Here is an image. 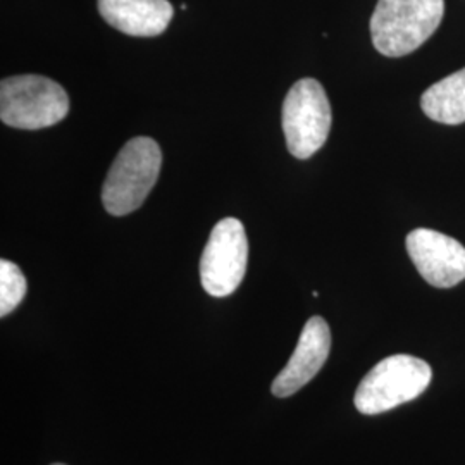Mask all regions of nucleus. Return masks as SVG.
<instances>
[{
	"instance_id": "nucleus-10",
	"label": "nucleus",
	"mask_w": 465,
	"mask_h": 465,
	"mask_svg": "<svg viewBox=\"0 0 465 465\" xmlns=\"http://www.w3.org/2000/svg\"><path fill=\"white\" fill-rule=\"evenodd\" d=\"M420 107L436 123H465V67L430 86L422 94Z\"/></svg>"
},
{
	"instance_id": "nucleus-9",
	"label": "nucleus",
	"mask_w": 465,
	"mask_h": 465,
	"mask_svg": "<svg viewBox=\"0 0 465 465\" xmlns=\"http://www.w3.org/2000/svg\"><path fill=\"white\" fill-rule=\"evenodd\" d=\"M99 13L113 28L132 36L163 35L174 16L167 0H99Z\"/></svg>"
},
{
	"instance_id": "nucleus-8",
	"label": "nucleus",
	"mask_w": 465,
	"mask_h": 465,
	"mask_svg": "<svg viewBox=\"0 0 465 465\" xmlns=\"http://www.w3.org/2000/svg\"><path fill=\"white\" fill-rule=\"evenodd\" d=\"M330 350L331 331L328 322L322 317H311L302 330L293 355L272 381V395L278 399H288L297 393L324 366Z\"/></svg>"
},
{
	"instance_id": "nucleus-1",
	"label": "nucleus",
	"mask_w": 465,
	"mask_h": 465,
	"mask_svg": "<svg viewBox=\"0 0 465 465\" xmlns=\"http://www.w3.org/2000/svg\"><path fill=\"white\" fill-rule=\"evenodd\" d=\"M445 15V0H378L371 36L386 57H403L431 36Z\"/></svg>"
},
{
	"instance_id": "nucleus-5",
	"label": "nucleus",
	"mask_w": 465,
	"mask_h": 465,
	"mask_svg": "<svg viewBox=\"0 0 465 465\" xmlns=\"http://www.w3.org/2000/svg\"><path fill=\"white\" fill-rule=\"evenodd\" d=\"M331 130V105L314 78L293 84L282 102V132L293 157L309 159L321 149Z\"/></svg>"
},
{
	"instance_id": "nucleus-4",
	"label": "nucleus",
	"mask_w": 465,
	"mask_h": 465,
	"mask_svg": "<svg viewBox=\"0 0 465 465\" xmlns=\"http://www.w3.org/2000/svg\"><path fill=\"white\" fill-rule=\"evenodd\" d=\"M69 113L66 90L40 74H21L0 84V119L17 130H42Z\"/></svg>"
},
{
	"instance_id": "nucleus-11",
	"label": "nucleus",
	"mask_w": 465,
	"mask_h": 465,
	"mask_svg": "<svg viewBox=\"0 0 465 465\" xmlns=\"http://www.w3.org/2000/svg\"><path fill=\"white\" fill-rule=\"evenodd\" d=\"M26 295V280L11 261H0V316L11 314Z\"/></svg>"
},
{
	"instance_id": "nucleus-2",
	"label": "nucleus",
	"mask_w": 465,
	"mask_h": 465,
	"mask_svg": "<svg viewBox=\"0 0 465 465\" xmlns=\"http://www.w3.org/2000/svg\"><path fill=\"white\" fill-rule=\"evenodd\" d=\"M163 164L159 145L147 136L130 140L117 153L102 186V202L111 216L132 214L149 197Z\"/></svg>"
},
{
	"instance_id": "nucleus-7",
	"label": "nucleus",
	"mask_w": 465,
	"mask_h": 465,
	"mask_svg": "<svg viewBox=\"0 0 465 465\" xmlns=\"http://www.w3.org/2000/svg\"><path fill=\"white\" fill-rule=\"evenodd\" d=\"M407 252L419 274L436 288L465 280V247L443 232L417 228L407 236Z\"/></svg>"
},
{
	"instance_id": "nucleus-12",
	"label": "nucleus",
	"mask_w": 465,
	"mask_h": 465,
	"mask_svg": "<svg viewBox=\"0 0 465 465\" xmlns=\"http://www.w3.org/2000/svg\"><path fill=\"white\" fill-rule=\"evenodd\" d=\"M52 465H64V464H52Z\"/></svg>"
},
{
	"instance_id": "nucleus-6",
	"label": "nucleus",
	"mask_w": 465,
	"mask_h": 465,
	"mask_svg": "<svg viewBox=\"0 0 465 465\" xmlns=\"http://www.w3.org/2000/svg\"><path fill=\"white\" fill-rule=\"evenodd\" d=\"M249 240L242 221L226 217L213 228L200 259V282L203 290L217 297H228L245 278Z\"/></svg>"
},
{
	"instance_id": "nucleus-3",
	"label": "nucleus",
	"mask_w": 465,
	"mask_h": 465,
	"mask_svg": "<svg viewBox=\"0 0 465 465\" xmlns=\"http://www.w3.org/2000/svg\"><path fill=\"white\" fill-rule=\"evenodd\" d=\"M430 364L414 355H391L367 372L355 391L361 414L378 416L416 400L431 382Z\"/></svg>"
}]
</instances>
